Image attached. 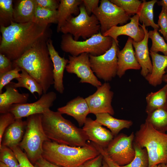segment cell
<instances>
[{"label":"cell","mask_w":167,"mask_h":167,"mask_svg":"<svg viewBox=\"0 0 167 167\" xmlns=\"http://www.w3.org/2000/svg\"><path fill=\"white\" fill-rule=\"evenodd\" d=\"M0 53L12 61L19 58L37 42L50 38L51 34L49 26L32 22L18 23L12 21L9 26H0Z\"/></svg>","instance_id":"6da1fadb"},{"label":"cell","mask_w":167,"mask_h":167,"mask_svg":"<svg viewBox=\"0 0 167 167\" xmlns=\"http://www.w3.org/2000/svg\"><path fill=\"white\" fill-rule=\"evenodd\" d=\"M48 39L37 42L13 61L14 68L24 69L41 84L43 94L54 84L53 64L46 44Z\"/></svg>","instance_id":"7a4b0ae2"},{"label":"cell","mask_w":167,"mask_h":167,"mask_svg":"<svg viewBox=\"0 0 167 167\" xmlns=\"http://www.w3.org/2000/svg\"><path fill=\"white\" fill-rule=\"evenodd\" d=\"M62 114L50 109L41 114L42 126L47 138L58 143L71 146L86 145L88 139L83 129L78 128Z\"/></svg>","instance_id":"3957f363"},{"label":"cell","mask_w":167,"mask_h":167,"mask_svg":"<svg viewBox=\"0 0 167 167\" xmlns=\"http://www.w3.org/2000/svg\"><path fill=\"white\" fill-rule=\"evenodd\" d=\"M100 154L90 143L83 147L60 144L51 140L43 145L42 157L49 162L63 167H79Z\"/></svg>","instance_id":"277c9868"},{"label":"cell","mask_w":167,"mask_h":167,"mask_svg":"<svg viewBox=\"0 0 167 167\" xmlns=\"http://www.w3.org/2000/svg\"><path fill=\"white\" fill-rule=\"evenodd\" d=\"M134 141L146 149L149 158V167L167 162V134L155 129L145 121L135 135Z\"/></svg>","instance_id":"5b68a950"},{"label":"cell","mask_w":167,"mask_h":167,"mask_svg":"<svg viewBox=\"0 0 167 167\" xmlns=\"http://www.w3.org/2000/svg\"><path fill=\"white\" fill-rule=\"evenodd\" d=\"M113 39L109 36H105L100 32L91 37L83 41H76L70 34H63L60 44L61 49L77 56L87 53L94 56H98L105 53L111 47Z\"/></svg>","instance_id":"8992f818"},{"label":"cell","mask_w":167,"mask_h":167,"mask_svg":"<svg viewBox=\"0 0 167 167\" xmlns=\"http://www.w3.org/2000/svg\"><path fill=\"white\" fill-rule=\"evenodd\" d=\"M25 132L19 146L24 150L28 158L33 164L42 156L43 145L46 141L50 140L43 130L41 114L27 117Z\"/></svg>","instance_id":"52a82bcc"},{"label":"cell","mask_w":167,"mask_h":167,"mask_svg":"<svg viewBox=\"0 0 167 167\" xmlns=\"http://www.w3.org/2000/svg\"><path fill=\"white\" fill-rule=\"evenodd\" d=\"M79 8V14L75 17L71 16L60 30L63 34L72 35L76 41L80 37L86 40L100 31V23L96 16L93 14L88 15L83 3Z\"/></svg>","instance_id":"ba28073f"},{"label":"cell","mask_w":167,"mask_h":167,"mask_svg":"<svg viewBox=\"0 0 167 167\" xmlns=\"http://www.w3.org/2000/svg\"><path fill=\"white\" fill-rule=\"evenodd\" d=\"M119 50L118 45L113 40L111 47L104 54L98 56L89 54L91 68L97 78L106 82L111 81L117 75Z\"/></svg>","instance_id":"9c48e42d"},{"label":"cell","mask_w":167,"mask_h":167,"mask_svg":"<svg viewBox=\"0 0 167 167\" xmlns=\"http://www.w3.org/2000/svg\"><path fill=\"white\" fill-rule=\"evenodd\" d=\"M92 14L100 23V32L102 34L118 24L122 26L126 24L131 18L122 9L108 0H101L100 5Z\"/></svg>","instance_id":"30bf717a"},{"label":"cell","mask_w":167,"mask_h":167,"mask_svg":"<svg viewBox=\"0 0 167 167\" xmlns=\"http://www.w3.org/2000/svg\"><path fill=\"white\" fill-rule=\"evenodd\" d=\"M135 135L129 136L123 133L115 136L104 148L109 157L121 166L129 164L133 160L135 151L133 147Z\"/></svg>","instance_id":"8fae6325"},{"label":"cell","mask_w":167,"mask_h":167,"mask_svg":"<svg viewBox=\"0 0 167 167\" xmlns=\"http://www.w3.org/2000/svg\"><path fill=\"white\" fill-rule=\"evenodd\" d=\"M68 58L65 69L67 72L76 75L80 79L81 83H88L97 88L102 85L91 68L89 54L84 53L77 56L69 55Z\"/></svg>","instance_id":"7c38bea8"},{"label":"cell","mask_w":167,"mask_h":167,"mask_svg":"<svg viewBox=\"0 0 167 167\" xmlns=\"http://www.w3.org/2000/svg\"><path fill=\"white\" fill-rule=\"evenodd\" d=\"M56 98L57 94L54 92H47L43 94L38 100L34 102L14 105L8 112L12 113L16 119L42 114L50 109Z\"/></svg>","instance_id":"4fadbf2b"},{"label":"cell","mask_w":167,"mask_h":167,"mask_svg":"<svg viewBox=\"0 0 167 167\" xmlns=\"http://www.w3.org/2000/svg\"><path fill=\"white\" fill-rule=\"evenodd\" d=\"M111 88L109 83L105 82L97 88L95 93L85 98L90 113L95 115L104 113L114 114L111 104L114 93Z\"/></svg>","instance_id":"5bb4252c"},{"label":"cell","mask_w":167,"mask_h":167,"mask_svg":"<svg viewBox=\"0 0 167 167\" xmlns=\"http://www.w3.org/2000/svg\"><path fill=\"white\" fill-rule=\"evenodd\" d=\"M130 20L129 23L123 25L112 27L103 34V35L110 37L118 45V37L122 35L128 36L136 42L141 41L144 39L145 33L143 28L140 26L139 15H134Z\"/></svg>","instance_id":"9a60e30c"},{"label":"cell","mask_w":167,"mask_h":167,"mask_svg":"<svg viewBox=\"0 0 167 167\" xmlns=\"http://www.w3.org/2000/svg\"><path fill=\"white\" fill-rule=\"evenodd\" d=\"M82 129L88 140L103 148H105L113 139L112 132L90 118H87Z\"/></svg>","instance_id":"2e32d148"},{"label":"cell","mask_w":167,"mask_h":167,"mask_svg":"<svg viewBox=\"0 0 167 167\" xmlns=\"http://www.w3.org/2000/svg\"><path fill=\"white\" fill-rule=\"evenodd\" d=\"M46 44L50 58L53 64V75L54 87L60 93L62 94L64 90L63 78L65 69L68 64V60L60 56L55 49L52 40L49 38Z\"/></svg>","instance_id":"e0dca14e"},{"label":"cell","mask_w":167,"mask_h":167,"mask_svg":"<svg viewBox=\"0 0 167 167\" xmlns=\"http://www.w3.org/2000/svg\"><path fill=\"white\" fill-rule=\"evenodd\" d=\"M132 41L133 39L129 37L124 48L118 52L117 75L120 78L128 70H139L141 68L135 57Z\"/></svg>","instance_id":"ac0fdd59"},{"label":"cell","mask_w":167,"mask_h":167,"mask_svg":"<svg viewBox=\"0 0 167 167\" xmlns=\"http://www.w3.org/2000/svg\"><path fill=\"white\" fill-rule=\"evenodd\" d=\"M140 26L143 29L145 36L141 41L136 42L133 40L132 45L135 49L136 58L141 66L140 74L145 78L152 70V64L149 56L148 46V32L143 24Z\"/></svg>","instance_id":"d6986e66"},{"label":"cell","mask_w":167,"mask_h":167,"mask_svg":"<svg viewBox=\"0 0 167 167\" xmlns=\"http://www.w3.org/2000/svg\"><path fill=\"white\" fill-rule=\"evenodd\" d=\"M57 110L62 114L73 117L80 126L84 125L87 116L90 113L85 98L80 96L70 101L65 105L58 108Z\"/></svg>","instance_id":"ffe728a7"},{"label":"cell","mask_w":167,"mask_h":167,"mask_svg":"<svg viewBox=\"0 0 167 167\" xmlns=\"http://www.w3.org/2000/svg\"><path fill=\"white\" fill-rule=\"evenodd\" d=\"M5 91L0 93V113H3L8 112L14 105L27 103L29 97L28 93H21L12 85L11 82L5 87Z\"/></svg>","instance_id":"44dd1931"},{"label":"cell","mask_w":167,"mask_h":167,"mask_svg":"<svg viewBox=\"0 0 167 167\" xmlns=\"http://www.w3.org/2000/svg\"><path fill=\"white\" fill-rule=\"evenodd\" d=\"M26 124V121H23L22 118L16 119L5 131L0 147L2 145L11 148L19 146L24 137Z\"/></svg>","instance_id":"7402d4cb"},{"label":"cell","mask_w":167,"mask_h":167,"mask_svg":"<svg viewBox=\"0 0 167 167\" xmlns=\"http://www.w3.org/2000/svg\"><path fill=\"white\" fill-rule=\"evenodd\" d=\"M149 54L152 59V70L145 78L150 85L156 87L163 82L167 67V56L152 52Z\"/></svg>","instance_id":"603a6c76"},{"label":"cell","mask_w":167,"mask_h":167,"mask_svg":"<svg viewBox=\"0 0 167 167\" xmlns=\"http://www.w3.org/2000/svg\"><path fill=\"white\" fill-rule=\"evenodd\" d=\"M14 2L13 22L18 23L32 22L36 6L35 0H19Z\"/></svg>","instance_id":"cb8c5ba5"},{"label":"cell","mask_w":167,"mask_h":167,"mask_svg":"<svg viewBox=\"0 0 167 167\" xmlns=\"http://www.w3.org/2000/svg\"><path fill=\"white\" fill-rule=\"evenodd\" d=\"M57 10V31L60 32L62 27L68 19L72 14L76 16L79 13V7L83 3L82 0H61Z\"/></svg>","instance_id":"d4e9b609"},{"label":"cell","mask_w":167,"mask_h":167,"mask_svg":"<svg viewBox=\"0 0 167 167\" xmlns=\"http://www.w3.org/2000/svg\"><path fill=\"white\" fill-rule=\"evenodd\" d=\"M95 115V120L102 126L108 128L115 136H117L122 130L128 129L133 124L131 120L117 119L108 113L98 114Z\"/></svg>","instance_id":"484cf974"},{"label":"cell","mask_w":167,"mask_h":167,"mask_svg":"<svg viewBox=\"0 0 167 167\" xmlns=\"http://www.w3.org/2000/svg\"><path fill=\"white\" fill-rule=\"evenodd\" d=\"M147 105L145 112L147 114L155 110L167 106V84L154 92L148 93L146 97Z\"/></svg>","instance_id":"4316f807"},{"label":"cell","mask_w":167,"mask_h":167,"mask_svg":"<svg viewBox=\"0 0 167 167\" xmlns=\"http://www.w3.org/2000/svg\"><path fill=\"white\" fill-rule=\"evenodd\" d=\"M20 77L16 79L17 82H11L13 86L16 88H24L27 89L34 95L37 93L39 97L43 94L42 88L41 84L32 78L25 70L21 69Z\"/></svg>","instance_id":"83f0119b"},{"label":"cell","mask_w":167,"mask_h":167,"mask_svg":"<svg viewBox=\"0 0 167 167\" xmlns=\"http://www.w3.org/2000/svg\"><path fill=\"white\" fill-rule=\"evenodd\" d=\"M157 0H152L149 1L142 0L138 15L139 20L146 27L151 26L154 29L159 30L160 27L154 20L153 7Z\"/></svg>","instance_id":"f1b7e54d"},{"label":"cell","mask_w":167,"mask_h":167,"mask_svg":"<svg viewBox=\"0 0 167 167\" xmlns=\"http://www.w3.org/2000/svg\"><path fill=\"white\" fill-rule=\"evenodd\" d=\"M145 121L156 130L165 133L167 131V106L148 114Z\"/></svg>","instance_id":"f546056e"},{"label":"cell","mask_w":167,"mask_h":167,"mask_svg":"<svg viewBox=\"0 0 167 167\" xmlns=\"http://www.w3.org/2000/svg\"><path fill=\"white\" fill-rule=\"evenodd\" d=\"M32 22L44 26L57 24V10L51 11L36 5Z\"/></svg>","instance_id":"4dcf8cb0"},{"label":"cell","mask_w":167,"mask_h":167,"mask_svg":"<svg viewBox=\"0 0 167 167\" xmlns=\"http://www.w3.org/2000/svg\"><path fill=\"white\" fill-rule=\"evenodd\" d=\"M13 1L0 0V26L7 27L13 21Z\"/></svg>","instance_id":"1f68e13d"},{"label":"cell","mask_w":167,"mask_h":167,"mask_svg":"<svg viewBox=\"0 0 167 167\" xmlns=\"http://www.w3.org/2000/svg\"><path fill=\"white\" fill-rule=\"evenodd\" d=\"M133 147L135 152L133 160L129 164L121 167H148V156L146 148L141 147L134 141Z\"/></svg>","instance_id":"d6a6232c"},{"label":"cell","mask_w":167,"mask_h":167,"mask_svg":"<svg viewBox=\"0 0 167 167\" xmlns=\"http://www.w3.org/2000/svg\"><path fill=\"white\" fill-rule=\"evenodd\" d=\"M148 36L152 41L150 52L156 53L160 52L164 55L167 56V44L158 32V30L154 29L148 32Z\"/></svg>","instance_id":"836d02e7"},{"label":"cell","mask_w":167,"mask_h":167,"mask_svg":"<svg viewBox=\"0 0 167 167\" xmlns=\"http://www.w3.org/2000/svg\"><path fill=\"white\" fill-rule=\"evenodd\" d=\"M112 3L122 9L128 15L131 16L137 14L142 1L139 0H111Z\"/></svg>","instance_id":"e575fe53"},{"label":"cell","mask_w":167,"mask_h":167,"mask_svg":"<svg viewBox=\"0 0 167 167\" xmlns=\"http://www.w3.org/2000/svg\"><path fill=\"white\" fill-rule=\"evenodd\" d=\"M0 161L9 167H19L14 153L7 147L2 145L0 147Z\"/></svg>","instance_id":"d590c367"},{"label":"cell","mask_w":167,"mask_h":167,"mask_svg":"<svg viewBox=\"0 0 167 167\" xmlns=\"http://www.w3.org/2000/svg\"><path fill=\"white\" fill-rule=\"evenodd\" d=\"M21 69L16 66L11 70L0 75V93H2L3 88L9 84L13 79L20 76Z\"/></svg>","instance_id":"8d00e7d4"},{"label":"cell","mask_w":167,"mask_h":167,"mask_svg":"<svg viewBox=\"0 0 167 167\" xmlns=\"http://www.w3.org/2000/svg\"><path fill=\"white\" fill-rule=\"evenodd\" d=\"M16 118L11 113L8 112L2 113L0 116V145L2 137L6 128L15 120Z\"/></svg>","instance_id":"74e56055"},{"label":"cell","mask_w":167,"mask_h":167,"mask_svg":"<svg viewBox=\"0 0 167 167\" xmlns=\"http://www.w3.org/2000/svg\"><path fill=\"white\" fill-rule=\"evenodd\" d=\"M14 153L19 164V167H38L33 165L26 153H24L19 146L10 148Z\"/></svg>","instance_id":"f35d334b"},{"label":"cell","mask_w":167,"mask_h":167,"mask_svg":"<svg viewBox=\"0 0 167 167\" xmlns=\"http://www.w3.org/2000/svg\"><path fill=\"white\" fill-rule=\"evenodd\" d=\"M157 24L160 28L159 31L165 37L167 36V13L162 8L158 16Z\"/></svg>","instance_id":"ab89813d"},{"label":"cell","mask_w":167,"mask_h":167,"mask_svg":"<svg viewBox=\"0 0 167 167\" xmlns=\"http://www.w3.org/2000/svg\"><path fill=\"white\" fill-rule=\"evenodd\" d=\"M14 68L13 61L5 55L0 53V75Z\"/></svg>","instance_id":"60d3db41"},{"label":"cell","mask_w":167,"mask_h":167,"mask_svg":"<svg viewBox=\"0 0 167 167\" xmlns=\"http://www.w3.org/2000/svg\"><path fill=\"white\" fill-rule=\"evenodd\" d=\"M36 5L51 10L57 11L60 2L57 0H35Z\"/></svg>","instance_id":"b9f144b4"},{"label":"cell","mask_w":167,"mask_h":167,"mask_svg":"<svg viewBox=\"0 0 167 167\" xmlns=\"http://www.w3.org/2000/svg\"><path fill=\"white\" fill-rule=\"evenodd\" d=\"M103 160V156L100 153L95 158L85 161L79 167H101Z\"/></svg>","instance_id":"7bdbcfd3"},{"label":"cell","mask_w":167,"mask_h":167,"mask_svg":"<svg viewBox=\"0 0 167 167\" xmlns=\"http://www.w3.org/2000/svg\"><path fill=\"white\" fill-rule=\"evenodd\" d=\"M92 144L101 154L103 160L107 163L109 167H122L114 162L108 156L104 148L92 142Z\"/></svg>","instance_id":"ee69618b"},{"label":"cell","mask_w":167,"mask_h":167,"mask_svg":"<svg viewBox=\"0 0 167 167\" xmlns=\"http://www.w3.org/2000/svg\"><path fill=\"white\" fill-rule=\"evenodd\" d=\"M83 4L89 15H91L93 11L98 7L99 0H82Z\"/></svg>","instance_id":"f6af8a7d"},{"label":"cell","mask_w":167,"mask_h":167,"mask_svg":"<svg viewBox=\"0 0 167 167\" xmlns=\"http://www.w3.org/2000/svg\"><path fill=\"white\" fill-rule=\"evenodd\" d=\"M34 165L38 167H63L53 164L44 158L42 156L36 161Z\"/></svg>","instance_id":"bcb514c9"},{"label":"cell","mask_w":167,"mask_h":167,"mask_svg":"<svg viewBox=\"0 0 167 167\" xmlns=\"http://www.w3.org/2000/svg\"><path fill=\"white\" fill-rule=\"evenodd\" d=\"M157 3L158 6H162L167 13V0H161L157 1Z\"/></svg>","instance_id":"7dc6e473"},{"label":"cell","mask_w":167,"mask_h":167,"mask_svg":"<svg viewBox=\"0 0 167 167\" xmlns=\"http://www.w3.org/2000/svg\"><path fill=\"white\" fill-rule=\"evenodd\" d=\"M163 82L167 84V67L165 70V73L163 78Z\"/></svg>","instance_id":"c3c4849f"},{"label":"cell","mask_w":167,"mask_h":167,"mask_svg":"<svg viewBox=\"0 0 167 167\" xmlns=\"http://www.w3.org/2000/svg\"><path fill=\"white\" fill-rule=\"evenodd\" d=\"M101 167H109L107 163L104 160H103L102 165Z\"/></svg>","instance_id":"681fc988"},{"label":"cell","mask_w":167,"mask_h":167,"mask_svg":"<svg viewBox=\"0 0 167 167\" xmlns=\"http://www.w3.org/2000/svg\"><path fill=\"white\" fill-rule=\"evenodd\" d=\"M0 167H9L4 163L2 162H0Z\"/></svg>","instance_id":"f907efd6"},{"label":"cell","mask_w":167,"mask_h":167,"mask_svg":"<svg viewBox=\"0 0 167 167\" xmlns=\"http://www.w3.org/2000/svg\"><path fill=\"white\" fill-rule=\"evenodd\" d=\"M152 167H162L161 164H159L153 166Z\"/></svg>","instance_id":"816d5d0a"},{"label":"cell","mask_w":167,"mask_h":167,"mask_svg":"<svg viewBox=\"0 0 167 167\" xmlns=\"http://www.w3.org/2000/svg\"><path fill=\"white\" fill-rule=\"evenodd\" d=\"M162 167H167V165L165 164H161Z\"/></svg>","instance_id":"f5cc1de1"},{"label":"cell","mask_w":167,"mask_h":167,"mask_svg":"<svg viewBox=\"0 0 167 167\" xmlns=\"http://www.w3.org/2000/svg\"><path fill=\"white\" fill-rule=\"evenodd\" d=\"M164 39L167 41V36H166L165 37H164Z\"/></svg>","instance_id":"db71d44e"},{"label":"cell","mask_w":167,"mask_h":167,"mask_svg":"<svg viewBox=\"0 0 167 167\" xmlns=\"http://www.w3.org/2000/svg\"><path fill=\"white\" fill-rule=\"evenodd\" d=\"M166 164L167 165V163H166Z\"/></svg>","instance_id":"11a10c76"}]
</instances>
